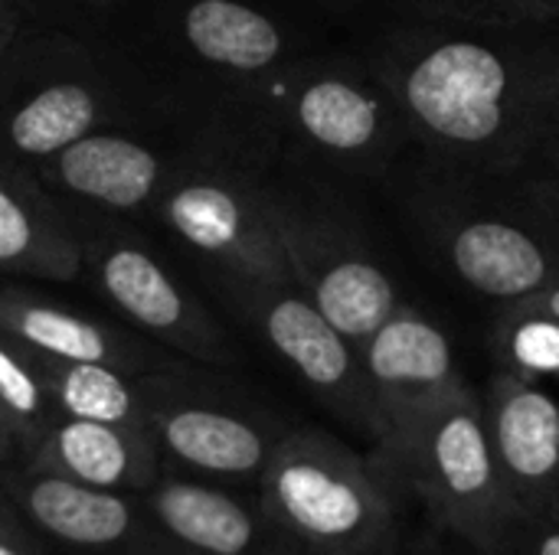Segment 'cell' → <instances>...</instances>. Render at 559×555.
<instances>
[{
  "label": "cell",
  "mask_w": 559,
  "mask_h": 555,
  "mask_svg": "<svg viewBox=\"0 0 559 555\" xmlns=\"http://www.w3.org/2000/svg\"><path fill=\"white\" fill-rule=\"evenodd\" d=\"M557 23L390 26L370 69L396 98L409 141L459 177H508L559 137Z\"/></svg>",
  "instance_id": "cell-1"
},
{
  "label": "cell",
  "mask_w": 559,
  "mask_h": 555,
  "mask_svg": "<svg viewBox=\"0 0 559 555\" xmlns=\"http://www.w3.org/2000/svg\"><path fill=\"white\" fill-rule=\"evenodd\" d=\"M255 500L292 555H406L400 491L324 429L285 432Z\"/></svg>",
  "instance_id": "cell-2"
},
{
  "label": "cell",
  "mask_w": 559,
  "mask_h": 555,
  "mask_svg": "<svg viewBox=\"0 0 559 555\" xmlns=\"http://www.w3.org/2000/svg\"><path fill=\"white\" fill-rule=\"evenodd\" d=\"M406 141L403 111L367 59H298L219 147L259 164L288 144L324 167L373 177Z\"/></svg>",
  "instance_id": "cell-3"
},
{
  "label": "cell",
  "mask_w": 559,
  "mask_h": 555,
  "mask_svg": "<svg viewBox=\"0 0 559 555\" xmlns=\"http://www.w3.org/2000/svg\"><path fill=\"white\" fill-rule=\"evenodd\" d=\"M370 461L400 497L423 504L442 536L475 553H501L521 517L495 451L485 399L472 383L432 406L396 448Z\"/></svg>",
  "instance_id": "cell-4"
},
{
  "label": "cell",
  "mask_w": 559,
  "mask_h": 555,
  "mask_svg": "<svg viewBox=\"0 0 559 555\" xmlns=\"http://www.w3.org/2000/svg\"><path fill=\"white\" fill-rule=\"evenodd\" d=\"M131 79L95 46L20 26L0 49V157L39 164L131 114Z\"/></svg>",
  "instance_id": "cell-5"
},
{
  "label": "cell",
  "mask_w": 559,
  "mask_h": 555,
  "mask_svg": "<svg viewBox=\"0 0 559 555\" xmlns=\"http://www.w3.org/2000/svg\"><path fill=\"white\" fill-rule=\"evenodd\" d=\"M151 216L203 258L219 285L295 281L269 177L233 150L190 137Z\"/></svg>",
  "instance_id": "cell-6"
},
{
  "label": "cell",
  "mask_w": 559,
  "mask_h": 555,
  "mask_svg": "<svg viewBox=\"0 0 559 555\" xmlns=\"http://www.w3.org/2000/svg\"><path fill=\"white\" fill-rule=\"evenodd\" d=\"M62 209L69 213L82 252L79 278H85L124 324L190 363L216 370L239 363L219 321L124 216L72 206Z\"/></svg>",
  "instance_id": "cell-7"
},
{
  "label": "cell",
  "mask_w": 559,
  "mask_h": 555,
  "mask_svg": "<svg viewBox=\"0 0 559 555\" xmlns=\"http://www.w3.org/2000/svg\"><path fill=\"white\" fill-rule=\"evenodd\" d=\"M269 186L295 285L360 347L403 304L396 281L337 203L285 180Z\"/></svg>",
  "instance_id": "cell-8"
},
{
  "label": "cell",
  "mask_w": 559,
  "mask_h": 555,
  "mask_svg": "<svg viewBox=\"0 0 559 555\" xmlns=\"http://www.w3.org/2000/svg\"><path fill=\"white\" fill-rule=\"evenodd\" d=\"M151 432L164 458L229 484H259L292 425L183 366L141 373Z\"/></svg>",
  "instance_id": "cell-9"
},
{
  "label": "cell",
  "mask_w": 559,
  "mask_h": 555,
  "mask_svg": "<svg viewBox=\"0 0 559 555\" xmlns=\"http://www.w3.org/2000/svg\"><path fill=\"white\" fill-rule=\"evenodd\" d=\"M170 49L216 101L197 137L223 141L255 101L301 59L288 29L249 0H183L170 16Z\"/></svg>",
  "instance_id": "cell-10"
},
{
  "label": "cell",
  "mask_w": 559,
  "mask_h": 555,
  "mask_svg": "<svg viewBox=\"0 0 559 555\" xmlns=\"http://www.w3.org/2000/svg\"><path fill=\"white\" fill-rule=\"evenodd\" d=\"M223 288L249 327L295 373L314 402L373 448L380 442V415L360 366L357 343L334 327L295 281Z\"/></svg>",
  "instance_id": "cell-11"
},
{
  "label": "cell",
  "mask_w": 559,
  "mask_h": 555,
  "mask_svg": "<svg viewBox=\"0 0 559 555\" xmlns=\"http://www.w3.org/2000/svg\"><path fill=\"white\" fill-rule=\"evenodd\" d=\"M357 350L380 415V442L370 458L396 448L432 406L468 386L452 337L436 317L406 301Z\"/></svg>",
  "instance_id": "cell-12"
},
{
  "label": "cell",
  "mask_w": 559,
  "mask_h": 555,
  "mask_svg": "<svg viewBox=\"0 0 559 555\" xmlns=\"http://www.w3.org/2000/svg\"><path fill=\"white\" fill-rule=\"evenodd\" d=\"M426 236L445 268L498 304L540 294L559 278V239L498 209L426 206Z\"/></svg>",
  "instance_id": "cell-13"
},
{
  "label": "cell",
  "mask_w": 559,
  "mask_h": 555,
  "mask_svg": "<svg viewBox=\"0 0 559 555\" xmlns=\"http://www.w3.org/2000/svg\"><path fill=\"white\" fill-rule=\"evenodd\" d=\"M187 144L167 147L131 128H95L29 170L59 200V206L111 216L151 213L177 170Z\"/></svg>",
  "instance_id": "cell-14"
},
{
  "label": "cell",
  "mask_w": 559,
  "mask_h": 555,
  "mask_svg": "<svg viewBox=\"0 0 559 555\" xmlns=\"http://www.w3.org/2000/svg\"><path fill=\"white\" fill-rule=\"evenodd\" d=\"M0 484L33 533L52 536L82 553L167 555L164 536L144 530L151 520L138 514L128 494L98 491L26 464L10 468Z\"/></svg>",
  "instance_id": "cell-15"
},
{
  "label": "cell",
  "mask_w": 559,
  "mask_h": 555,
  "mask_svg": "<svg viewBox=\"0 0 559 555\" xmlns=\"http://www.w3.org/2000/svg\"><path fill=\"white\" fill-rule=\"evenodd\" d=\"M0 330L49 360L108 363L134 376L180 366V357L151 337L20 285L0 288Z\"/></svg>",
  "instance_id": "cell-16"
},
{
  "label": "cell",
  "mask_w": 559,
  "mask_h": 555,
  "mask_svg": "<svg viewBox=\"0 0 559 555\" xmlns=\"http://www.w3.org/2000/svg\"><path fill=\"white\" fill-rule=\"evenodd\" d=\"M481 399L521 514L559 520V402L544 386L504 370L491 373Z\"/></svg>",
  "instance_id": "cell-17"
},
{
  "label": "cell",
  "mask_w": 559,
  "mask_h": 555,
  "mask_svg": "<svg viewBox=\"0 0 559 555\" xmlns=\"http://www.w3.org/2000/svg\"><path fill=\"white\" fill-rule=\"evenodd\" d=\"M144 517L177 550L200 555H292L259 500L187 478H157L141 494Z\"/></svg>",
  "instance_id": "cell-18"
},
{
  "label": "cell",
  "mask_w": 559,
  "mask_h": 555,
  "mask_svg": "<svg viewBox=\"0 0 559 555\" xmlns=\"http://www.w3.org/2000/svg\"><path fill=\"white\" fill-rule=\"evenodd\" d=\"M0 272L46 281L82 275L69 213L26 164L7 157H0Z\"/></svg>",
  "instance_id": "cell-19"
},
{
  "label": "cell",
  "mask_w": 559,
  "mask_h": 555,
  "mask_svg": "<svg viewBox=\"0 0 559 555\" xmlns=\"http://www.w3.org/2000/svg\"><path fill=\"white\" fill-rule=\"evenodd\" d=\"M160 445L151 432L59 415L23 464L98 491L141 497L160 478Z\"/></svg>",
  "instance_id": "cell-20"
},
{
  "label": "cell",
  "mask_w": 559,
  "mask_h": 555,
  "mask_svg": "<svg viewBox=\"0 0 559 555\" xmlns=\"http://www.w3.org/2000/svg\"><path fill=\"white\" fill-rule=\"evenodd\" d=\"M39 366L52 393V402L62 415L105 422L131 432H151L141 379L134 373H124L108 363L49 360L43 353H39Z\"/></svg>",
  "instance_id": "cell-21"
},
{
  "label": "cell",
  "mask_w": 559,
  "mask_h": 555,
  "mask_svg": "<svg viewBox=\"0 0 559 555\" xmlns=\"http://www.w3.org/2000/svg\"><path fill=\"white\" fill-rule=\"evenodd\" d=\"M62 412L46 386L39 353L0 330V422L23 464Z\"/></svg>",
  "instance_id": "cell-22"
},
{
  "label": "cell",
  "mask_w": 559,
  "mask_h": 555,
  "mask_svg": "<svg viewBox=\"0 0 559 555\" xmlns=\"http://www.w3.org/2000/svg\"><path fill=\"white\" fill-rule=\"evenodd\" d=\"M491 357L498 370L527 383H559V314L534 298L498 307L491 324Z\"/></svg>",
  "instance_id": "cell-23"
},
{
  "label": "cell",
  "mask_w": 559,
  "mask_h": 555,
  "mask_svg": "<svg viewBox=\"0 0 559 555\" xmlns=\"http://www.w3.org/2000/svg\"><path fill=\"white\" fill-rule=\"evenodd\" d=\"M357 10H380L406 23L449 26H531L559 23V0H331Z\"/></svg>",
  "instance_id": "cell-24"
},
{
  "label": "cell",
  "mask_w": 559,
  "mask_h": 555,
  "mask_svg": "<svg viewBox=\"0 0 559 555\" xmlns=\"http://www.w3.org/2000/svg\"><path fill=\"white\" fill-rule=\"evenodd\" d=\"M498 555H559V520L521 514Z\"/></svg>",
  "instance_id": "cell-25"
},
{
  "label": "cell",
  "mask_w": 559,
  "mask_h": 555,
  "mask_svg": "<svg viewBox=\"0 0 559 555\" xmlns=\"http://www.w3.org/2000/svg\"><path fill=\"white\" fill-rule=\"evenodd\" d=\"M0 555H43L33 540V527L20 517L7 494H0Z\"/></svg>",
  "instance_id": "cell-26"
},
{
  "label": "cell",
  "mask_w": 559,
  "mask_h": 555,
  "mask_svg": "<svg viewBox=\"0 0 559 555\" xmlns=\"http://www.w3.org/2000/svg\"><path fill=\"white\" fill-rule=\"evenodd\" d=\"M409 553L413 555H481V553H475V550H462V553H449L445 546H442V540H439V530L432 533V536H423V540H416L413 546H409Z\"/></svg>",
  "instance_id": "cell-27"
},
{
  "label": "cell",
  "mask_w": 559,
  "mask_h": 555,
  "mask_svg": "<svg viewBox=\"0 0 559 555\" xmlns=\"http://www.w3.org/2000/svg\"><path fill=\"white\" fill-rule=\"evenodd\" d=\"M26 20H20V16H7V13H0V49L13 39V33L23 26Z\"/></svg>",
  "instance_id": "cell-28"
},
{
  "label": "cell",
  "mask_w": 559,
  "mask_h": 555,
  "mask_svg": "<svg viewBox=\"0 0 559 555\" xmlns=\"http://www.w3.org/2000/svg\"><path fill=\"white\" fill-rule=\"evenodd\" d=\"M534 301H540L544 307H550L554 314H559V278L554 281V285H547L540 294H534Z\"/></svg>",
  "instance_id": "cell-29"
},
{
  "label": "cell",
  "mask_w": 559,
  "mask_h": 555,
  "mask_svg": "<svg viewBox=\"0 0 559 555\" xmlns=\"http://www.w3.org/2000/svg\"><path fill=\"white\" fill-rule=\"evenodd\" d=\"M0 13L29 20V0H0Z\"/></svg>",
  "instance_id": "cell-30"
},
{
  "label": "cell",
  "mask_w": 559,
  "mask_h": 555,
  "mask_svg": "<svg viewBox=\"0 0 559 555\" xmlns=\"http://www.w3.org/2000/svg\"><path fill=\"white\" fill-rule=\"evenodd\" d=\"M0 464H16V448H13V442H10L3 422H0Z\"/></svg>",
  "instance_id": "cell-31"
},
{
  "label": "cell",
  "mask_w": 559,
  "mask_h": 555,
  "mask_svg": "<svg viewBox=\"0 0 559 555\" xmlns=\"http://www.w3.org/2000/svg\"><path fill=\"white\" fill-rule=\"evenodd\" d=\"M544 160H547V164H550V167H554V170H557V173H559V137H557V141H554V144H550V147H547Z\"/></svg>",
  "instance_id": "cell-32"
},
{
  "label": "cell",
  "mask_w": 559,
  "mask_h": 555,
  "mask_svg": "<svg viewBox=\"0 0 559 555\" xmlns=\"http://www.w3.org/2000/svg\"><path fill=\"white\" fill-rule=\"evenodd\" d=\"M164 543H167V540H164ZM167 555H200V553H187V550H177V546H170V543H167Z\"/></svg>",
  "instance_id": "cell-33"
},
{
  "label": "cell",
  "mask_w": 559,
  "mask_h": 555,
  "mask_svg": "<svg viewBox=\"0 0 559 555\" xmlns=\"http://www.w3.org/2000/svg\"><path fill=\"white\" fill-rule=\"evenodd\" d=\"M82 3H92V7H102V3H108V0H82Z\"/></svg>",
  "instance_id": "cell-34"
},
{
  "label": "cell",
  "mask_w": 559,
  "mask_h": 555,
  "mask_svg": "<svg viewBox=\"0 0 559 555\" xmlns=\"http://www.w3.org/2000/svg\"><path fill=\"white\" fill-rule=\"evenodd\" d=\"M406 555H413V553H409V550H406Z\"/></svg>",
  "instance_id": "cell-35"
}]
</instances>
